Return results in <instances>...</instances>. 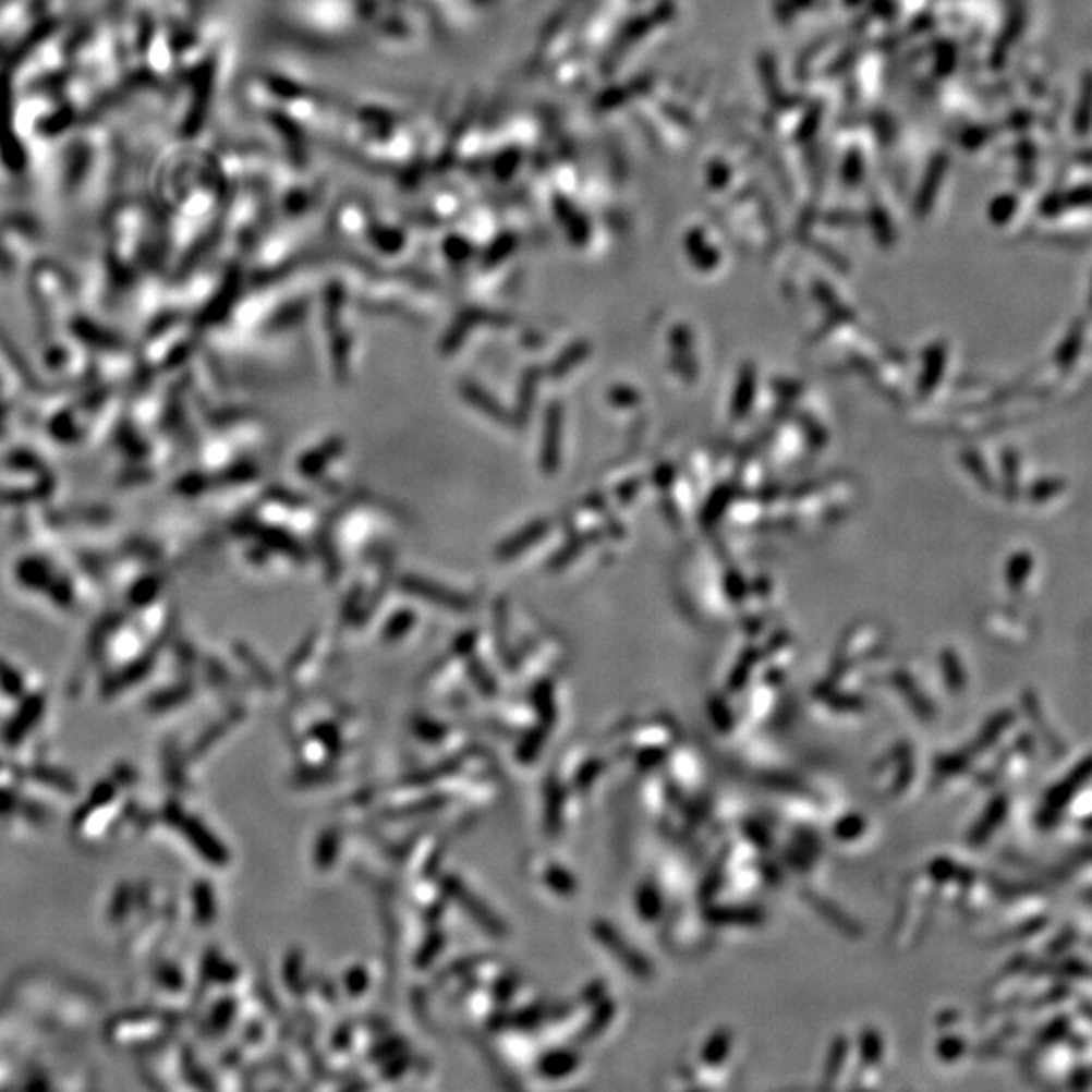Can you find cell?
<instances>
[{"mask_svg":"<svg viewBox=\"0 0 1092 1092\" xmlns=\"http://www.w3.org/2000/svg\"><path fill=\"white\" fill-rule=\"evenodd\" d=\"M546 533V522L545 520H536L533 524H529L526 529H522L520 533L512 534L506 543L498 546L496 550V557L498 560H510L514 559L520 553L529 550L531 546L536 545Z\"/></svg>","mask_w":1092,"mask_h":1092,"instance_id":"cell-3","label":"cell"},{"mask_svg":"<svg viewBox=\"0 0 1092 1092\" xmlns=\"http://www.w3.org/2000/svg\"><path fill=\"white\" fill-rule=\"evenodd\" d=\"M425 947H427V949H421L420 957H417V966L420 967L429 966V963L434 961L435 957L441 953V949H444V937L437 933L434 937L427 938Z\"/></svg>","mask_w":1092,"mask_h":1092,"instance_id":"cell-13","label":"cell"},{"mask_svg":"<svg viewBox=\"0 0 1092 1092\" xmlns=\"http://www.w3.org/2000/svg\"><path fill=\"white\" fill-rule=\"evenodd\" d=\"M255 534L264 541V545L276 548L292 559L304 560L306 557L304 548L295 543L294 536L283 533L280 529H255Z\"/></svg>","mask_w":1092,"mask_h":1092,"instance_id":"cell-7","label":"cell"},{"mask_svg":"<svg viewBox=\"0 0 1092 1092\" xmlns=\"http://www.w3.org/2000/svg\"><path fill=\"white\" fill-rule=\"evenodd\" d=\"M338 838L335 832H326L320 844H318V852H316V860L320 864V869H328L337 856Z\"/></svg>","mask_w":1092,"mask_h":1092,"instance_id":"cell-12","label":"cell"},{"mask_svg":"<svg viewBox=\"0 0 1092 1092\" xmlns=\"http://www.w3.org/2000/svg\"><path fill=\"white\" fill-rule=\"evenodd\" d=\"M536 373L534 371H529L524 378H522V385H520V415L526 417L529 411H531V405H533L534 392H536Z\"/></svg>","mask_w":1092,"mask_h":1092,"instance_id":"cell-11","label":"cell"},{"mask_svg":"<svg viewBox=\"0 0 1092 1092\" xmlns=\"http://www.w3.org/2000/svg\"><path fill=\"white\" fill-rule=\"evenodd\" d=\"M401 589L413 595V597H420L423 602L435 603L444 609H449V611H458V614H465L472 609L470 602L451 591V589L444 587V585H437L434 581H427V579H420V577H403L401 581Z\"/></svg>","mask_w":1092,"mask_h":1092,"instance_id":"cell-1","label":"cell"},{"mask_svg":"<svg viewBox=\"0 0 1092 1092\" xmlns=\"http://www.w3.org/2000/svg\"><path fill=\"white\" fill-rule=\"evenodd\" d=\"M560 409L559 405L548 407L545 423V439H543V465L546 472H553L559 463Z\"/></svg>","mask_w":1092,"mask_h":1092,"instance_id":"cell-5","label":"cell"},{"mask_svg":"<svg viewBox=\"0 0 1092 1092\" xmlns=\"http://www.w3.org/2000/svg\"><path fill=\"white\" fill-rule=\"evenodd\" d=\"M366 985H368V973L364 971L363 967H354L347 973V990L351 994H363Z\"/></svg>","mask_w":1092,"mask_h":1092,"instance_id":"cell-14","label":"cell"},{"mask_svg":"<svg viewBox=\"0 0 1092 1092\" xmlns=\"http://www.w3.org/2000/svg\"><path fill=\"white\" fill-rule=\"evenodd\" d=\"M413 623H415V616L411 611L397 614V616L392 617L391 623L383 631L385 642H397L399 638H403L407 631L413 628Z\"/></svg>","mask_w":1092,"mask_h":1092,"instance_id":"cell-9","label":"cell"},{"mask_svg":"<svg viewBox=\"0 0 1092 1092\" xmlns=\"http://www.w3.org/2000/svg\"><path fill=\"white\" fill-rule=\"evenodd\" d=\"M460 391L468 403H472L490 420L498 421V423H510V415L506 413L505 407L500 405L490 392L484 391L476 383H463Z\"/></svg>","mask_w":1092,"mask_h":1092,"instance_id":"cell-4","label":"cell"},{"mask_svg":"<svg viewBox=\"0 0 1092 1092\" xmlns=\"http://www.w3.org/2000/svg\"><path fill=\"white\" fill-rule=\"evenodd\" d=\"M573 1056L571 1054H565V1052H555V1054H546L545 1058L541 1060V1072L546 1075L548 1079H559L560 1075L569 1072L573 1068Z\"/></svg>","mask_w":1092,"mask_h":1092,"instance_id":"cell-8","label":"cell"},{"mask_svg":"<svg viewBox=\"0 0 1092 1092\" xmlns=\"http://www.w3.org/2000/svg\"><path fill=\"white\" fill-rule=\"evenodd\" d=\"M470 674H472V680L476 682L477 690L482 694H488V696H494L496 694V682L492 678L488 670L477 662V659H472L470 662Z\"/></svg>","mask_w":1092,"mask_h":1092,"instance_id":"cell-10","label":"cell"},{"mask_svg":"<svg viewBox=\"0 0 1092 1092\" xmlns=\"http://www.w3.org/2000/svg\"><path fill=\"white\" fill-rule=\"evenodd\" d=\"M340 451H342V441H338V439H335V441H328V444H324L320 448L312 449V451H308V453L300 460V472H302L304 476H318V474L323 472L324 468L337 458Z\"/></svg>","mask_w":1092,"mask_h":1092,"instance_id":"cell-6","label":"cell"},{"mask_svg":"<svg viewBox=\"0 0 1092 1092\" xmlns=\"http://www.w3.org/2000/svg\"><path fill=\"white\" fill-rule=\"evenodd\" d=\"M444 890L448 893L449 897L453 898L463 910L470 912V917L476 921L480 926H484L490 935L494 937H502L506 933V926L498 917H494L492 912L484 902H480L472 893H468V888L463 886L462 881H458L456 876H449L444 881Z\"/></svg>","mask_w":1092,"mask_h":1092,"instance_id":"cell-2","label":"cell"}]
</instances>
